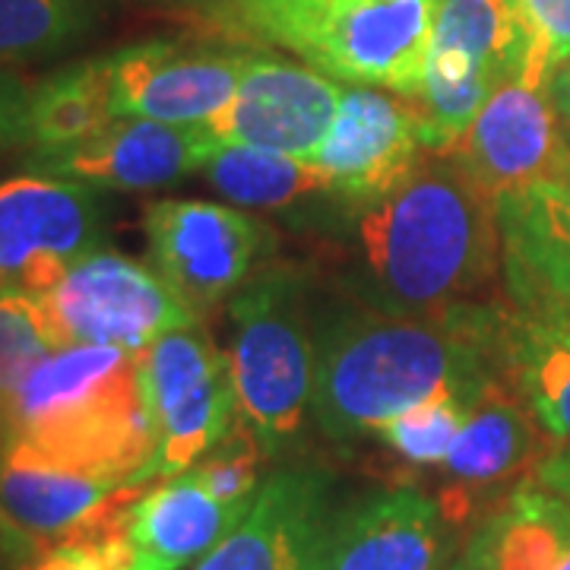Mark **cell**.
<instances>
[{"label":"cell","mask_w":570,"mask_h":570,"mask_svg":"<svg viewBox=\"0 0 570 570\" xmlns=\"http://www.w3.org/2000/svg\"><path fill=\"white\" fill-rule=\"evenodd\" d=\"M554 448L558 441L539 425L530 406L494 374L469 406L466 422L441 463L448 485L438 501L450 523L460 530L491 501L498 508L510 491L535 479Z\"/></svg>","instance_id":"cell-10"},{"label":"cell","mask_w":570,"mask_h":570,"mask_svg":"<svg viewBox=\"0 0 570 570\" xmlns=\"http://www.w3.org/2000/svg\"><path fill=\"white\" fill-rule=\"evenodd\" d=\"M564 137L549 92L520 80L501 82L466 137L450 153L491 200H504L532 184L549 181Z\"/></svg>","instance_id":"cell-18"},{"label":"cell","mask_w":570,"mask_h":570,"mask_svg":"<svg viewBox=\"0 0 570 570\" xmlns=\"http://www.w3.org/2000/svg\"><path fill=\"white\" fill-rule=\"evenodd\" d=\"M219 146L204 124L115 118L92 140L29 156V171L80 181L92 190H156L200 171Z\"/></svg>","instance_id":"cell-14"},{"label":"cell","mask_w":570,"mask_h":570,"mask_svg":"<svg viewBox=\"0 0 570 570\" xmlns=\"http://www.w3.org/2000/svg\"><path fill=\"white\" fill-rule=\"evenodd\" d=\"M472 403L475 396H466L460 390H444L428 396L425 403L387 419L374 434H381V441L412 466H438L448 460Z\"/></svg>","instance_id":"cell-27"},{"label":"cell","mask_w":570,"mask_h":570,"mask_svg":"<svg viewBox=\"0 0 570 570\" xmlns=\"http://www.w3.org/2000/svg\"><path fill=\"white\" fill-rule=\"evenodd\" d=\"M348 209L358 302L390 314H448L491 283L498 204L453 156H425L387 197Z\"/></svg>","instance_id":"cell-2"},{"label":"cell","mask_w":570,"mask_h":570,"mask_svg":"<svg viewBox=\"0 0 570 570\" xmlns=\"http://www.w3.org/2000/svg\"><path fill=\"white\" fill-rule=\"evenodd\" d=\"M232 381L238 419L266 453L298 438L314 400L317 326L307 276L295 266L257 269L232 295Z\"/></svg>","instance_id":"cell-5"},{"label":"cell","mask_w":570,"mask_h":570,"mask_svg":"<svg viewBox=\"0 0 570 570\" xmlns=\"http://www.w3.org/2000/svg\"><path fill=\"white\" fill-rule=\"evenodd\" d=\"M266 450L254 438V431L238 419L216 448L194 466L213 498L232 508H250L254 494L261 491V463Z\"/></svg>","instance_id":"cell-29"},{"label":"cell","mask_w":570,"mask_h":570,"mask_svg":"<svg viewBox=\"0 0 570 570\" xmlns=\"http://www.w3.org/2000/svg\"><path fill=\"white\" fill-rule=\"evenodd\" d=\"M546 92H549V102L554 108V115L570 127V58L554 70V77L549 80Z\"/></svg>","instance_id":"cell-33"},{"label":"cell","mask_w":570,"mask_h":570,"mask_svg":"<svg viewBox=\"0 0 570 570\" xmlns=\"http://www.w3.org/2000/svg\"><path fill=\"white\" fill-rule=\"evenodd\" d=\"M134 504V489L111 494V501H105L77 535L39 554H29L17 570H140L130 542Z\"/></svg>","instance_id":"cell-26"},{"label":"cell","mask_w":570,"mask_h":570,"mask_svg":"<svg viewBox=\"0 0 570 570\" xmlns=\"http://www.w3.org/2000/svg\"><path fill=\"white\" fill-rule=\"evenodd\" d=\"M247 508L213 498L194 469L146 489L130 513V542L140 570H181L204 558Z\"/></svg>","instance_id":"cell-20"},{"label":"cell","mask_w":570,"mask_h":570,"mask_svg":"<svg viewBox=\"0 0 570 570\" xmlns=\"http://www.w3.org/2000/svg\"><path fill=\"white\" fill-rule=\"evenodd\" d=\"M29 89L13 73L0 70V153L13 142H22Z\"/></svg>","instance_id":"cell-31"},{"label":"cell","mask_w":570,"mask_h":570,"mask_svg":"<svg viewBox=\"0 0 570 570\" xmlns=\"http://www.w3.org/2000/svg\"><path fill=\"white\" fill-rule=\"evenodd\" d=\"M441 0H235L257 39L326 77L415 99Z\"/></svg>","instance_id":"cell-4"},{"label":"cell","mask_w":570,"mask_h":570,"mask_svg":"<svg viewBox=\"0 0 570 570\" xmlns=\"http://www.w3.org/2000/svg\"><path fill=\"white\" fill-rule=\"evenodd\" d=\"M26 444L61 466L121 482H149L153 428L137 352L63 346L45 355L0 403V444Z\"/></svg>","instance_id":"cell-3"},{"label":"cell","mask_w":570,"mask_h":570,"mask_svg":"<svg viewBox=\"0 0 570 570\" xmlns=\"http://www.w3.org/2000/svg\"><path fill=\"white\" fill-rule=\"evenodd\" d=\"M137 377L156 444L146 479L194 469L238 422L232 362L200 324L137 352Z\"/></svg>","instance_id":"cell-6"},{"label":"cell","mask_w":570,"mask_h":570,"mask_svg":"<svg viewBox=\"0 0 570 570\" xmlns=\"http://www.w3.org/2000/svg\"><path fill=\"white\" fill-rule=\"evenodd\" d=\"M124 485L111 475L61 466L26 444H0V542L17 561L67 542Z\"/></svg>","instance_id":"cell-16"},{"label":"cell","mask_w":570,"mask_h":570,"mask_svg":"<svg viewBox=\"0 0 570 570\" xmlns=\"http://www.w3.org/2000/svg\"><path fill=\"white\" fill-rule=\"evenodd\" d=\"M92 0H0V63L51 58L92 29Z\"/></svg>","instance_id":"cell-25"},{"label":"cell","mask_w":570,"mask_h":570,"mask_svg":"<svg viewBox=\"0 0 570 570\" xmlns=\"http://www.w3.org/2000/svg\"><path fill=\"white\" fill-rule=\"evenodd\" d=\"M549 181H554L564 194L570 197V140L564 137V146H561V156H558V163H554V168H551V178Z\"/></svg>","instance_id":"cell-34"},{"label":"cell","mask_w":570,"mask_h":570,"mask_svg":"<svg viewBox=\"0 0 570 570\" xmlns=\"http://www.w3.org/2000/svg\"><path fill=\"white\" fill-rule=\"evenodd\" d=\"M58 346H118L142 352L165 333L200 324L197 311L140 261L92 250L39 295Z\"/></svg>","instance_id":"cell-7"},{"label":"cell","mask_w":570,"mask_h":570,"mask_svg":"<svg viewBox=\"0 0 570 570\" xmlns=\"http://www.w3.org/2000/svg\"><path fill=\"white\" fill-rule=\"evenodd\" d=\"M343 86L314 67L247 55L232 102L206 121L209 137L311 163L343 102Z\"/></svg>","instance_id":"cell-11"},{"label":"cell","mask_w":570,"mask_h":570,"mask_svg":"<svg viewBox=\"0 0 570 570\" xmlns=\"http://www.w3.org/2000/svg\"><path fill=\"white\" fill-rule=\"evenodd\" d=\"M498 374L558 444H570V330L504 311Z\"/></svg>","instance_id":"cell-22"},{"label":"cell","mask_w":570,"mask_h":570,"mask_svg":"<svg viewBox=\"0 0 570 570\" xmlns=\"http://www.w3.org/2000/svg\"><path fill=\"white\" fill-rule=\"evenodd\" d=\"M448 570H475V568H472V564H469V561H466V554H463V558H460V561H453V564H450Z\"/></svg>","instance_id":"cell-35"},{"label":"cell","mask_w":570,"mask_h":570,"mask_svg":"<svg viewBox=\"0 0 570 570\" xmlns=\"http://www.w3.org/2000/svg\"><path fill=\"white\" fill-rule=\"evenodd\" d=\"M535 482L554 494H561L570 504V444H558L549 460L535 472Z\"/></svg>","instance_id":"cell-32"},{"label":"cell","mask_w":570,"mask_h":570,"mask_svg":"<svg viewBox=\"0 0 570 570\" xmlns=\"http://www.w3.org/2000/svg\"><path fill=\"white\" fill-rule=\"evenodd\" d=\"M108 61L115 118L206 124L232 102L247 55L178 41H142L108 55Z\"/></svg>","instance_id":"cell-13"},{"label":"cell","mask_w":570,"mask_h":570,"mask_svg":"<svg viewBox=\"0 0 570 570\" xmlns=\"http://www.w3.org/2000/svg\"><path fill=\"white\" fill-rule=\"evenodd\" d=\"M501 266L520 314L570 330V197L539 181L498 200Z\"/></svg>","instance_id":"cell-19"},{"label":"cell","mask_w":570,"mask_h":570,"mask_svg":"<svg viewBox=\"0 0 570 570\" xmlns=\"http://www.w3.org/2000/svg\"><path fill=\"white\" fill-rule=\"evenodd\" d=\"M463 554L475 570H570V504L530 479L491 508Z\"/></svg>","instance_id":"cell-21"},{"label":"cell","mask_w":570,"mask_h":570,"mask_svg":"<svg viewBox=\"0 0 570 570\" xmlns=\"http://www.w3.org/2000/svg\"><path fill=\"white\" fill-rule=\"evenodd\" d=\"M527 36V61L520 82L549 89L554 70L570 58V0H510Z\"/></svg>","instance_id":"cell-30"},{"label":"cell","mask_w":570,"mask_h":570,"mask_svg":"<svg viewBox=\"0 0 570 570\" xmlns=\"http://www.w3.org/2000/svg\"><path fill=\"white\" fill-rule=\"evenodd\" d=\"M111 121V61L92 58L70 63L29 89L22 146L29 156L61 153L92 140Z\"/></svg>","instance_id":"cell-23"},{"label":"cell","mask_w":570,"mask_h":570,"mask_svg":"<svg viewBox=\"0 0 570 570\" xmlns=\"http://www.w3.org/2000/svg\"><path fill=\"white\" fill-rule=\"evenodd\" d=\"M330 523L324 475L285 469L266 479L194 570H324Z\"/></svg>","instance_id":"cell-15"},{"label":"cell","mask_w":570,"mask_h":570,"mask_svg":"<svg viewBox=\"0 0 570 570\" xmlns=\"http://www.w3.org/2000/svg\"><path fill=\"white\" fill-rule=\"evenodd\" d=\"M200 171L225 200L247 209H283L314 194H330V181L317 165L250 146L219 142Z\"/></svg>","instance_id":"cell-24"},{"label":"cell","mask_w":570,"mask_h":570,"mask_svg":"<svg viewBox=\"0 0 570 570\" xmlns=\"http://www.w3.org/2000/svg\"><path fill=\"white\" fill-rule=\"evenodd\" d=\"M425 156V130L415 102L355 86L343 92L333 127L311 165L324 171L336 200L365 206L396 190Z\"/></svg>","instance_id":"cell-12"},{"label":"cell","mask_w":570,"mask_h":570,"mask_svg":"<svg viewBox=\"0 0 570 570\" xmlns=\"http://www.w3.org/2000/svg\"><path fill=\"white\" fill-rule=\"evenodd\" d=\"M456 527L415 485L381 489L333 517L324 570H441Z\"/></svg>","instance_id":"cell-17"},{"label":"cell","mask_w":570,"mask_h":570,"mask_svg":"<svg viewBox=\"0 0 570 570\" xmlns=\"http://www.w3.org/2000/svg\"><path fill=\"white\" fill-rule=\"evenodd\" d=\"M58 346L39 295L0 292V403Z\"/></svg>","instance_id":"cell-28"},{"label":"cell","mask_w":570,"mask_h":570,"mask_svg":"<svg viewBox=\"0 0 570 570\" xmlns=\"http://www.w3.org/2000/svg\"><path fill=\"white\" fill-rule=\"evenodd\" d=\"M102 242L92 187L26 171L0 181V292L45 295Z\"/></svg>","instance_id":"cell-9"},{"label":"cell","mask_w":570,"mask_h":570,"mask_svg":"<svg viewBox=\"0 0 570 570\" xmlns=\"http://www.w3.org/2000/svg\"><path fill=\"white\" fill-rule=\"evenodd\" d=\"M501 307L463 305L448 314H390L340 307L317 321L311 415L326 438L346 441L387 419L460 390L479 396L498 374Z\"/></svg>","instance_id":"cell-1"},{"label":"cell","mask_w":570,"mask_h":570,"mask_svg":"<svg viewBox=\"0 0 570 570\" xmlns=\"http://www.w3.org/2000/svg\"><path fill=\"white\" fill-rule=\"evenodd\" d=\"M153 269L204 317L238 292L276 247V235L235 206L156 200L142 209Z\"/></svg>","instance_id":"cell-8"}]
</instances>
